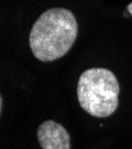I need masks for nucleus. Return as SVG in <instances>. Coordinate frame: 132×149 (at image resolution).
Here are the masks:
<instances>
[{"mask_svg":"<svg viewBox=\"0 0 132 149\" xmlns=\"http://www.w3.org/2000/svg\"><path fill=\"white\" fill-rule=\"evenodd\" d=\"M77 36V22L67 8L46 10L35 22L29 36L31 52L43 62L64 56Z\"/></svg>","mask_w":132,"mask_h":149,"instance_id":"nucleus-1","label":"nucleus"},{"mask_svg":"<svg viewBox=\"0 0 132 149\" xmlns=\"http://www.w3.org/2000/svg\"><path fill=\"white\" fill-rule=\"evenodd\" d=\"M37 139L42 149H70L68 131L54 120L43 122L37 130Z\"/></svg>","mask_w":132,"mask_h":149,"instance_id":"nucleus-3","label":"nucleus"},{"mask_svg":"<svg viewBox=\"0 0 132 149\" xmlns=\"http://www.w3.org/2000/svg\"><path fill=\"white\" fill-rule=\"evenodd\" d=\"M127 11H129V13L132 16V3L129 4V6H127Z\"/></svg>","mask_w":132,"mask_h":149,"instance_id":"nucleus-4","label":"nucleus"},{"mask_svg":"<svg viewBox=\"0 0 132 149\" xmlns=\"http://www.w3.org/2000/svg\"><path fill=\"white\" fill-rule=\"evenodd\" d=\"M119 82L106 68H91L83 72L77 82V99L81 107L94 117H109L119 104Z\"/></svg>","mask_w":132,"mask_h":149,"instance_id":"nucleus-2","label":"nucleus"}]
</instances>
